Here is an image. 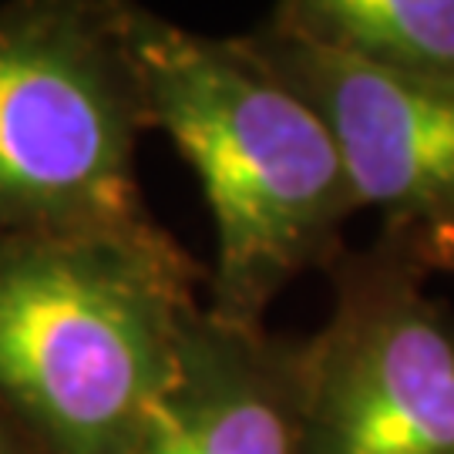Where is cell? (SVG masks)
Masks as SVG:
<instances>
[{
	"label": "cell",
	"instance_id": "6da1fadb",
	"mask_svg": "<svg viewBox=\"0 0 454 454\" xmlns=\"http://www.w3.org/2000/svg\"><path fill=\"white\" fill-rule=\"evenodd\" d=\"M129 44L148 129L172 138L212 212L206 309L266 326L279 293L343 253L360 202L340 152L246 34H199L129 4Z\"/></svg>",
	"mask_w": 454,
	"mask_h": 454
},
{
	"label": "cell",
	"instance_id": "7a4b0ae2",
	"mask_svg": "<svg viewBox=\"0 0 454 454\" xmlns=\"http://www.w3.org/2000/svg\"><path fill=\"white\" fill-rule=\"evenodd\" d=\"M202 266L162 226L0 239V411L37 454H125L162 404Z\"/></svg>",
	"mask_w": 454,
	"mask_h": 454
},
{
	"label": "cell",
	"instance_id": "3957f363",
	"mask_svg": "<svg viewBox=\"0 0 454 454\" xmlns=\"http://www.w3.org/2000/svg\"><path fill=\"white\" fill-rule=\"evenodd\" d=\"M148 131L125 0L0 7V239L135 236Z\"/></svg>",
	"mask_w": 454,
	"mask_h": 454
},
{
	"label": "cell",
	"instance_id": "277c9868",
	"mask_svg": "<svg viewBox=\"0 0 454 454\" xmlns=\"http://www.w3.org/2000/svg\"><path fill=\"white\" fill-rule=\"evenodd\" d=\"M333 309L303 340L307 454H454V317L401 232L326 266Z\"/></svg>",
	"mask_w": 454,
	"mask_h": 454
},
{
	"label": "cell",
	"instance_id": "5b68a950",
	"mask_svg": "<svg viewBox=\"0 0 454 454\" xmlns=\"http://www.w3.org/2000/svg\"><path fill=\"white\" fill-rule=\"evenodd\" d=\"M246 41L307 101L384 232H454V88L394 78L256 27Z\"/></svg>",
	"mask_w": 454,
	"mask_h": 454
},
{
	"label": "cell",
	"instance_id": "8992f818",
	"mask_svg": "<svg viewBox=\"0 0 454 454\" xmlns=\"http://www.w3.org/2000/svg\"><path fill=\"white\" fill-rule=\"evenodd\" d=\"M125 454H307L303 340L202 307L172 387Z\"/></svg>",
	"mask_w": 454,
	"mask_h": 454
},
{
	"label": "cell",
	"instance_id": "52a82bcc",
	"mask_svg": "<svg viewBox=\"0 0 454 454\" xmlns=\"http://www.w3.org/2000/svg\"><path fill=\"white\" fill-rule=\"evenodd\" d=\"M262 27L394 78L454 88V0H283Z\"/></svg>",
	"mask_w": 454,
	"mask_h": 454
},
{
	"label": "cell",
	"instance_id": "ba28073f",
	"mask_svg": "<svg viewBox=\"0 0 454 454\" xmlns=\"http://www.w3.org/2000/svg\"><path fill=\"white\" fill-rule=\"evenodd\" d=\"M407 243L427 273L454 276V232H418V236H407Z\"/></svg>",
	"mask_w": 454,
	"mask_h": 454
},
{
	"label": "cell",
	"instance_id": "9c48e42d",
	"mask_svg": "<svg viewBox=\"0 0 454 454\" xmlns=\"http://www.w3.org/2000/svg\"><path fill=\"white\" fill-rule=\"evenodd\" d=\"M0 454H37L4 411H0Z\"/></svg>",
	"mask_w": 454,
	"mask_h": 454
}]
</instances>
